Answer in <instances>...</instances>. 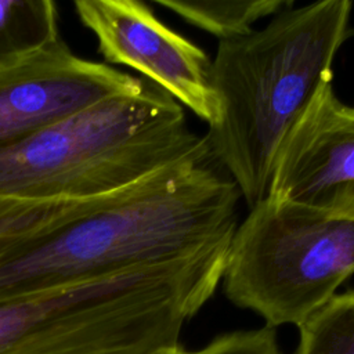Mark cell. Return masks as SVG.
Returning a JSON list of instances; mask_svg holds the SVG:
<instances>
[{"label":"cell","instance_id":"1","mask_svg":"<svg viewBox=\"0 0 354 354\" xmlns=\"http://www.w3.org/2000/svg\"><path fill=\"white\" fill-rule=\"evenodd\" d=\"M241 198L206 144L126 188L76 203L6 248L0 301L225 248Z\"/></svg>","mask_w":354,"mask_h":354},{"label":"cell","instance_id":"2","mask_svg":"<svg viewBox=\"0 0 354 354\" xmlns=\"http://www.w3.org/2000/svg\"><path fill=\"white\" fill-rule=\"evenodd\" d=\"M353 3L324 0L288 8L260 30L218 41L212 61L217 115L210 152L249 207L267 198L278 152L350 36Z\"/></svg>","mask_w":354,"mask_h":354},{"label":"cell","instance_id":"3","mask_svg":"<svg viewBox=\"0 0 354 354\" xmlns=\"http://www.w3.org/2000/svg\"><path fill=\"white\" fill-rule=\"evenodd\" d=\"M221 252L0 301V354H155L223 279Z\"/></svg>","mask_w":354,"mask_h":354},{"label":"cell","instance_id":"4","mask_svg":"<svg viewBox=\"0 0 354 354\" xmlns=\"http://www.w3.org/2000/svg\"><path fill=\"white\" fill-rule=\"evenodd\" d=\"M181 104L144 79L0 151V198L84 202L113 194L206 145Z\"/></svg>","mask_w":354,"mask_h":354},{"label":"cell","instance_id":"5","mask_svg":"<svg viewBox=\"0 0 354 354\" xmlns=\"http://www.w3.org/2000/svg\"><path fill=\"white\" fill-rule=\"evenodd\" d=\"M354 274V220L267 196L230 242L223 288L267 326H300Z\"/></svg>","mask_w":354,"mask_h":354},{"label":"cell","instance_id":"6","mask_svg":"<svg viewBox=\"0 0 354 354\" xmlns=\"http://www.w3.org/2000/svg\"><path fill=\"white\" fill-rule=\"evenodd\" d=\"M73 6L108 64L138 71L207 124L214 122L212 61L198 46L137 0H76Z\"/></svg>","mask_w":354,"mask_h":354},{"label":"cell","instance_id":"7","mask_svg":"<svg viewBox=\"0 0 354 354\" xmlns=\"http://www.w3.org/2000/svg\"><path fill=\"white\" fill-rule=\"evenodd\" d=\"M142 77L76 55L61 37L0 69V151L106 98L134 93Z\"/></svg>","mask_w":354,"mask_h":354},{"label":"cell","instance_id":"8","mask_svg":"<svg viewBox=\"0 0 354 354\" xmlns=\"http://www.w3.org/2000/svg\"><path fill=\"white\" fill-rule=\"evenodd\" d=\"M267 196L354 220V106L324 83L286 136Z\"/></svg>","mask_w":354,"mask_h":354},{"label":"cell","instance_id":"9","mask_svg":"<svg viewBox=\"0 0 354 354\" xmlns=\"http://www.w3.org/2000/svg\"><path fill=\"white\" fill-rule=\"evenodd\" d=\"M58 39V11L54 1L0 0V69Z\"/></svg>","mask_w":354,"mask_h":354},{"label":"cell","instance_id":"10","mask_svg":"<svg viewBox=\"0 0 354 354\" xmlns=\"http://www.w3.org/2000/svg\"><path fill=\"white\" fill-rule=\"evenodd\" d=\"M188 24L216 36L218 41L243 37L253 25L292 6L290 0H156Z\"/></svg>","mask_w":354,"mask_h":354},{"label":"cell","instance_id":"11","mask_svg":"<svg viewBox=\"0 0 354 354\" xmlns=\"http://www.w3.org/2000/svg\"><path fill=\"white\" fill-rule=\"evenodd\" d=\"M299 330L295 354H354V290L335 295Z\"/></svg>","mask_w":354,"mask_h":354},{"label":"cell","instance_id":"12","mask_svg":"<svg viewBox=\"0 0 354 354\" xmlns=\"http://www.w3.org/2000/svg\"><path fill=\"white\" fill-rule=\"evenodd\" d=\"M79 202H25L0 198V253Z\"/></svg>","mask_w":354,"mask_h":354},{"label":"cell","instance_id":"13","mask_svg":"<svg viewBox=\"0 0 354 354\" xmlns=\"http://www.w3.org/2000/svg\"><path fill=\"white\" fill-rule=\"evenodd\" d=\"M195 354H282L274 328L264 326L223 335Z\"/></svg>","mask_w":354,"mask_h":354},{"label":"cell","instance_id":"14","mask_svg":"<svg viewBox=\"0 0 354 354\" xmlns=\"http://www.w3.org/2000/svg\"><path fill=\"white\" fill-rule=\"evenodd\" d=\"M155 354H195V351H187L184 348H181L180 346H174V347H169L165 350H160Z\"/></svg>","mask_w":354,"mask_h":354}]
</instances>
